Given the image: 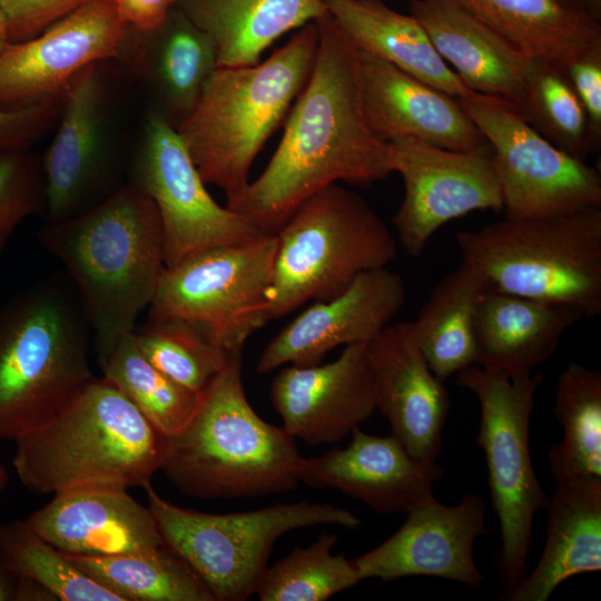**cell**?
<instances>
[{
	"instance_id": "1",
	"label": "cell",
	"mask_w": 601,
	"mask_h": 601,
	"mask_svg": "<svg viewBox=\"0 0 601 601\" xmlns=\"http://www.w3.org/2000/svg\"><path fill=\"white\" fill-rule=\"evenodd\" d=\"M318 47L267 167L228 207L264 234H276L296 208L338 181L367 187L387 177L388 142L367 124L358 50L327 12L315 20Z\"/></svg>"
},
{
	"instance_id": "2",
	"label": "cell",
	"mask_w": 601,
	"mask_h": 601,
	"mask_svg": "<svg viewBox=\"0 0 601 601\" xmlns=\"http://www.w3.org/2000/svg\"><path fill=\"white\" fill-rule=\"evenodd\" d=\"M37 237L66 268L96 341L98 358L137 327L166 268L152 200L128 183L87 211L47 223Z\"/></svg>"
},
{
	"instance_id": "3",
	"label": "cell",
	"mask_w": 601,
	"mask_h": 601,
	"mask_svg": "<svg viewBox=\"0 0 601 601\" xmlns=\"http://www.w3.org/2000/svg\"><path fill=\"white\" fill-rule=\"evenodd\" d=\"M303 459L295 437L249 404L235 353L187 425L167 437L159 471L194 499H245L294 490Z\"/></svg>"
},
{
	"instance_id": "4",
	"label": "cell",
	"mask_w": 601,
	"mask_h": 601,
	"mask_svg": "<svg viewBox=\"0 0 601 601\" xmlns=\"http://www.w3.org/2000/svg\"><path fill=\"white\" fill-rule=\"evenodd\" d=\"M166 440L114 384L95 377L52 418L14 441L12 465L39 494L144 487L160 469Z\"/></svg>"
},
{
	"instance_id": "5",
	"label": "cell",
	"mask_w": 601,
	"mask_h": 601,
	"mask_svg": "<svg viewBox=\"0 0 601 601\" xmlns=\"http://www.w3.org/2000/svg\"><path fill=\"white\" fill-rule=\"evenodd\" d=\"M317 47L311 21L263 62L217 67L176 128L203 180L223 190L226 206L248 186L254 159L307 82Z\"/></svg>"
},
{
	"instance_id": "6",
	"label": "cell",
	"mask_w": 601,
	"mask_h": 601,
	"mask_svg": "<svg viewBox=\"0 0 601 601\" xmlns=\"http://www.w3.org/2000/svg\"><path fill=\"white\" fill-rule=\"evenodd\" d=\"M91 335L69 278L35 283L0 307V442L52 418L96 377Z\"/></svg>"
},
{
	"instance_id": "7",
	"label": "cell",
	"mask_w": 601,
	"mask_h": 601,
	"mask_svg": "<svg viewBox=\"0 0 601 601\" xmlns=\"http://www.w3.org/2000/svg\"><path fill=\"white\" fill-rule=\"evenodd\" d=\"M462 260L489 288L601 313V207L510 218L456 235Z\"/></svg>"
},
{
	"instance_id": "8",
	"label": "cell",
	"mask_w": 601,
	"mask_h": 601,
	"mask_svg": "<svg viewBox=\"0 0 601 601\" xmlns=\"http://www.w3.org/2000/svg\"><path fill=\"white\" fill-rule=\"evenodd\" d=\"M275 235L269 321L308 300L339 295L361 274L386 267L396 256V242L382 218L337 183L305 199Z\"/></svg>"
},
{
	"instance_id": "9",
	"label": "cell",
	"mask_w": 601,
	"mask_h": 601,
	"mask_svg": "<svg viewBox=\"0 0 601 601\" xmlns=\"http://www.w3.org/2000/svg\"><path fill=\"white\" fill-rule=\"evenodd\" d=\"M164 543L197 573L215 601H242L255 594L278 538L321 524L359 526L349 511L299 501L263 509L211 514L188 510L144 486Z\"/></svg>"
},
{
	"instance_id": "10",
	"label": "cell",
	"mask_w": 601,
	"mask_h": 601,
	"mask_svg": "<svg viewBox=\"0 0 601 601\" xmlns=\"http://www.w3.org/2000/svg\"><path fill=\"white\" fill-rule=\"evenodd\" d=\"M456 374L457 385L471 391L480 404L477 443L484 452L500 524L499 573L508 592L528 574L533 520L548 499L535 475L529 443L531 413L543 375H509L479 365Z\"/></svg>"
},
{
	"instance_id": "11",
	"label": "cell",
	"mask_w": 601,
	"mask_h": 601,
	"mask_svg": "<svg viewBox=\"0 0 601 601\" xmlns=\"http://www.w3.org/2000/svg\"><path fill=\"white\" fill-rule=\"evenodd\" d=\"M277 248L275 234L208 248L166 267L148 307V319H178L228 353L268 321V296Z\"/></svg>"
},
{
	"instance_id": "12",
	"label": "cell",
	"mask_w": 601,
	"mask_h": 601,
	"mask_svg": "<svg viewBox=\"0 0 601 601\" xmlns=\"http://www.w3.org/2000/svg\"><path fill=\"white\" fill-rule=\"evenodd\" d=\"M456 100L492 150L505 217L601 207L600 174L544 138L509 101L479 92Z\"/></svg>"
},
{
	"instance_id": "13",
	"label": "cell",
	"mask_w": 601,
	"mask_h": 601,
	"mask_svg": "<svg viewBox=\"0 0 601 601\" xmlns=\"http://www.w3.org/2000/svg\"><path fill=\"white\" fill-rule=\"evenodd\" d=\"M130 183L156 206L166 267L201 250L264 234L249 218L210 196L177 129L160 111L147 114Z\"/></svg>"
},
{
	"instance_id": "14",
	"label": "cell",
	"mask_w": 601,
	"mask_h": 601,
	"mask_svg": "<svg viewBox=\"0 0 601 601\" xmlns=\"http://www.w3.org/2000/svg\"><path fill=\"white\" fill-rule=\"evenodd\" d=\"M392 173L404 183V198L393 217L398 239L418 257L444 224L474 210H503V196L487 142L452 150L415 138L388 141Z\"/></svg>"
},
{
	"instance_id": "15",
	"label": "cell",
	"mask_w": 601,
	"mask_h": 601,
	"mask_svg": "<svg viewBox=\"0 0 601 601\" xmlns=\"http://www.w3.org/2000/svg\"><path fill=\"white\" fill-rule=\"evenodd\" d=\"M127 24L114 0H91L0 53V108L63 96L87 67L119 56Z\"/></svg>"
},
{
	"instance_id": "16",
	"label": "cell",
	"mask_w": 601,
	"mask_h": 601,
	"mask_svg": "<svg viewBox=\"0 0 601 601\" xmlns=\"http://www.w3.org/2000/svg\"><path fill=\"white\" fill-rule=\"evenodd\" d=\"M98 65L87 67L70 82L56 135L41 159L47 223L76 217L119 188L108 147Z\"/></svg>"
},
{
	"instance_id": "17",
	"label": "cell",
	"mask_w": 601,
	"mask_h": 601,
	"mask_svg": "<svg viewBox=\"0 0 601 601\" xmlns=\"http://www.w3.org/2000/svg\"><path fill=\"white\" fill-rule=\"evenodd\" d=\"M406 513L392 536L353 560L359 580L426 575L482 588L484 577L474 559V543L486 533L480 495L466 493L456 505L432 497Z\"/></svg>"
},
{
	"instance_id": "18",
	"label": "cell",
	"mask_w": 601,
	"mask_h": 601,
	"mask_svg": "<svg viewBox=\"0 0 601 601\" xmlns=\"http://www.w3.org/2000/svg\"><path fill=\"white\" fill-rule=\"evenodd\" d=\"M283 426L309 445L335 444L376 410L374 373L367 344L346 345L333 362L290 365L270 385Z\"/></svg>"
},
{
	"instance_id": "19",
	"label": "cell",
	"mask_w": 601,
	"mask_h": 601,
	"mask_svg": "<svg viewBox=\"0 0 601 601\" xmlns=\"http://www.w3.org/2000/svg\"><path fill=\"white\" fill-rule=\"evenodd\" d=\"M405 294L401 275L386 267L361 274L343 293L314 302L277 333L260 354L256 371L315 365L339 345L370 343L398 314Z\"/></svg>"
},
{
	"instance_id": "20",
	"label": "cell",
	"mask_w": 601,
	"mask_h": 601,
	"mask_svg": "<svg viewBox=\"0 0 601 601\" xmlns=\"http://www.w3.org/2000/svg\"><path fill=\"white\" fill-rule=\"evenodd\" d=\"M376 410L392 434L421 463L432 465L442 447L450 396L430 370L414 336L413 323L388 324L367 343Z\"/></svg>"
},
{
	"instance_id": "21",
	"label": "cell",
	"mask_w": 601,
	"mask_h": 601,
	"mask_svg": "<svg viewBox=\"0 0 601 601\" xmlns=\"http://www.w3.org/2000/svg\"><path fill=\"white\" fill-rule=\"evenodd\" d=\"M347 447L303 459L299 482L315 489H334L381 514L408 512L434 497L433 483L444 470L414 459L392 433L371 435L359 426Z\"/></svg>"
},
{
	"instance_id": "22",
	"label": "cell",
	"mask_w": 601,
	"mask_h": 601,
	"mask_svg": "<svg viewBox=\"0 0 601 601\" xmlns=\"http://www.w3.org/2000/svg\"><path fill=\"white\" fill-rule=\"evenodd\" d=\"M358 66L364 114L380 139L408 137L452 150L486 144L456 98L362 50Z\"/></svg>"
},
{
	"instance_id": "23",
	"label": "cell",
	"mask_w": 601,
	"mask_h": 601,
	"mask_svg": "<svg viewBox=\"0 0 601 601\" xmlns=\"http://www.w3.org/2000/svg\"><path fill=\"white\" fill-rule=\"evenodd\" d=\"M26 520L65 553L112 555L164 544L149 508L127 490L86 487L58 492Z\"/></svg>"
},
{
	"instance_id": "24",
	"label": "cell",
	"mask_w": 601,
	"mask_h": 601,
	"mask_svg": "<svg viewBox=\"0 0 601 601\" xmlns=\"http://www.w3.org/2000/svg\"><path fill=\"white\" fill-rule=\"evenodd\" d=\"M408 8L469 89L521 105L529 57L452 0H410Z\"/></svg>"
},
{
	"instance_id": "25",
	"label": "cell",
	"mask_w": 601,
	"mask_h": 601,
	"mask_svg": "<svg viewBox=\"0 0 601 601\" xmlns=\"http://www.w3.org/2000/svg\"><path fill=\"white\" fill-rule=\"evenodd\" d=\"M546 541L534 570L512 590L510 601H545L571 577L601 570V479L555 482L548 496Z\"/></svg>"
},
{
	"instance_id": "26",
	"label": "cell",
	"mask_w": 601,
	"mask_h": 601,
	"mask_svg": "<svg viewBox=\"0 0 601 601\" xmlns=\"http://www.w3.org/2000/svg\"><path fill=\"white\" fill-rule=\"evenodd\" d=\"M584 317L571 304L487 288L475 321L476 365L509 375L531 373L556 349L563 333Z\"/></svg>"
},
{
	"instance_id": "27",
	"label": "cell",
	"mask_w": 601,
	"mask_h": 601,
	"mask_svg": "<svg viewBox=\"0 0 601 601\" xmlns=\"http://www.w3.org/2000/svg\"><path fill=\"white\" fill-rule=\"evenodd\" d=\"M526 57L565 70L601 48V26L587 10L560 0H452Z\"/></svg>"
},
{
	"instance_id": "28",
	"label": "cell",
	"mask_w": 601,
	"mask_h": 601,
	"mask_svg": "<svg viewBox=\"0 0 601 601\" xmlns=\"http://www.w3.org/2000/svg\"><path fill=\"white\" fill-rule=\"evenodd\" d=\"M327 12L362 51L454 97L472 91L435 50L412 14L390 8L383 0H325Z\"/></svg>"
},
{
	"instance_id": "29",
	"label": "cell",
	"mask_w": 601,
	"mask_h": 601,
	"mask_svg": "<svg viewBox=\"0 0 601 601\" xmlns=\"http://www.w3.org/2000/svg\"><path fill=\"white\" fill-rule=\"evenodd\" d=\"M209 35L218 67H245L284 33L327 13L325 0H177L176 4Z\"/></svg>"
},
{
	"instance_id": "30",
	"label": "cell",
	"mask_w": 601,
	"mask_h": 601,
	"mask_svg": "<svg viewBox=\"0 0 601 601\" xmlns=\"http://www.w3.org/2000/svg\"><path fill=\"white\" fill-rule=\"evenodd\" d=\"M484 277L470 264H462L433 288L413 323L417 345L441 381L476 365L475 321Z\"/></svg>"
},
{
	"instance_id": "31",
	"label": "cell",
	"mask_w": 601,
	"mask_h": 601,
	"mask_svg": "<svg viewBox=\"0 0 601 601\" xmlns=\"http://www.w3.org/2000/svg\"><path fill=\"white\" fill-rule=\"evenodd\" d=\"M144 48L142 62L164 111L177 128L196 108L206 82L218 67L213 39L176 6Z\"/></svg>"
},
{
	"instance_id": "32",
	"label": "cell",
	"mask_w": 601,
	"mask_h": 601,
	"mask_svg": "<svg viewBox=\"0 0 601 601\" xmlns=\"http://www.w3.org/2000/svg\"><path fill=\"white\" fill-rule=\"evenodd\" d=\"M65 554L122 601H215L191 566L165 543L112 555Z\"/></svg>"
},
{
	"instance_id": "33",
	"label": "cell",
	"mask_w": 601,
	"mask_h": 601,
	"mask_svg": "<svg viewBox=\"0 0 601 601\" xmlns=\"http://www.w3.org/2000/svg\"><path fill=\"white\" fill-rule=\"evenodd\" d=\"M553 413L563 439L548 455L555 482L601 479V373L570 362L560 373Z\"/></svg>"
},
{
	"instance_id": "34",
	"label": "cell",
	"mask_w": 601,
	"mask_h": 601,
	"mask_svg": "<svg viewBox=\"0 0 601 601\" xmlns=\"http://www.w3.org/2000/svg\"><path fill=\"white\" fill-rule=\"evenodd\" d=\"M98 359L102 377L166 437L181 431L200 404L203 393L177 384L142 355L134 332L121 337Z\"/></svg>"
},
{
	"instance_id": "35",
	"label": "cell",
	"mask_w": 601,
	"mask_h": 601,
	"mask_svg": "<svg viewBox=\"0 0 601 601\" xmlns=\"http://www.w3.org/2000/svg\"><path fill=\"white\" fill-rule=\"evenodd\" d=\"M520 116L554 146L585 161L595 152L584 109L564 70L539 59L529 62Z\"/></svg>"
},
{
	"instance_id": "36",
	"label": "cell",
	"mask_w": 601,
	"mask_h": 601,
	"mask_svg": "<svg viewBox=\"0 0 601 601\" xmlns=\"http://www.w3.org/2000/svg\"><path fill=\"white\" fill-rule=\"evenodd\" d=\"M0 553L17 575L39 583L56 600L122 601L39 535L27 520L0 524Z\"/></svg>"
},
{
	"instance_id": "37",
	"label": "cell",
	"mask_w": 601,
	"mask_h": 601,
	"mask_svg": "<svg viewBox=\"0 0 601 601\" xmlns=\"http://www.w3.org/2000/svg\"><path fill=\"white\" fill-rule=\"evenodd\" d=\"M337 541L323 532L306 548H295L268 566L255 594L262 601H324L359 580L353 560L332 554Z\"/></svg>"
},
{
	"instance_id": "38",
	"label": "cell",
	"mask_w": 601,
	"mask_h": 601,
	"mask_svg": "<svg viewBox=\"0 0 601 601\" xmlns=\"http://www.w3.org/2000/svg\"><path fill=\"white\" fill-rule=\"evenodd\" d=\"M142 355L183 387L203 393L235 353L209 341L195 326L178 319H148L134 331Z\"/></svg>"
},
{
	"instance_id": "39",
	"label": "cell",
	"mask_w": 601,
	"mask_h": 601,
	"mask_svg": "<svg viewBox=\"0 0 601 601\" xmlns=\"http://www.w3.org/2000/svg\"><path fill=\"white\" fill-rule=\"evenodd\" d=\"M45 206L41 160L29 150L0 152V253L18 226Z\"/></svg>"
},
{
	"instance_id": "40",
	"label": "cell",
	"mask_w": 601,
	"mask_h": 601,
	"mask_svg": "<svg viewBox=\"0 0 601 601\" xmlns=\"http://www.w3.org/2000/svg\"><path fill=\"white\" fill-rule=\"evenodd\" d=\"M63 97L19 108H0V152L28 150L59 118Z\"/></svg>"
},
{
	"instance_id": "41",
	"label": "cell",
	"mask_w": 601,
	"mask_h": 601,
	"mask_svg": "<svg viewBox=\"0 0 601 601\" xmlns=\"http://www.w3.org/2000/svg\"><path fill=\"white\" fill-rule=\"evenodd\" d=\"M91 0H0V19L10 42L30 39Z\"/></svg>"
},
{
	"instance_id": "42",
	"label": "cell",
	"mask_w": 601,
	"mask_h": 601,
	"mask_svg": "<svg viewBox=\"0 0 601 601\" xmlns=\"http://www.w3.org/2000/svg\"><path fill=\"white\" fill-rule=\"evenodd\" d=\"M564 72L584 109L598 151L601 147V48L574 60Z\"/></svg>"
},
{
	"instance_id": "43",
	"label": "cell",
	"mask_w": 601,
	"mask_h": 601,
	"mask_svg": "<svg viewBox=\"0 0 601 601\" xmlns=\"http://www.w3.org/2000/svg\"><path fill=\"white\" fill-rule=\"evenodd\" d=\"M127 26L141 33L156 31L166 20L177 0H114Z\"/></svg>"
},
{
	"instance_id": "44",
	"label": "cell",
	"mask_w": 601,
	"mask_h": 601,
	"mask_svg": "<svg viewBox=\"0 0 601 601\" xmlns=\"http://www.w3.org/2000/svg\"><path fill=\"white\" fill-rule=\"evenodd\" d=\"M21 578L6 563L0 553V601H19Z\"/></svg>"
},
{
	"instance_id": "45",
	"label": "cell",
	"mask_w": 601,
	"mask_h": 601,
	"mask_svg": "<svg viewBox=\"0 0 601 601\" xmlns=\"http://www.w3.org/2000/svg\"><path fill=\"white\" fill-rule=\"evenodd\" d=\"M585 10L600 22L601 0H584Z\"/></svg>"
},
{
	"instance_id": "46",
	"label": "cell",
	"mask_w": 601,
	"mask_h": 601,
	"mask_svg": "<svg viewBox=\"0 0 601 601\" xmlns=\"http://www.w3.org/2000/svg\"><path fill=\"white\" fill-rule=\"evenodd\" d=\"M9 43L10 40L7 33V29L2 20L0 19V53L8 47Z\"/></svg>"
},
{
	"instance_id": "47",
	"label": "cell",
	"mask_w": 601,
	"mask_h": 601,
	"mask_svg": "<svg viewBox=\"0 0 601 601\" xmlns=\"http://www.w3.org/2000/svg\"><path fill=\"white\" fill-rule=\"evenodd\" d=\"M9 482V473L7 469L0 464V492L3 491Z\"/></svg>"
},
{
	"instance_id": "48",
	"label": "cell",
	"mask_w": 601,
	"mask_h": 601,
	"mask_svg": "<svg viewBox=\"0 0 601 601\" xmlns=\"http://www.w3.org/2000/svg\"><path fill=\"white\" fill-rule=\"evenodd\" d=\"M560 1H562V2H564L566 4H570L572 7L585 10L584 0H560Z\"/></svg>"
}]
</instances>
